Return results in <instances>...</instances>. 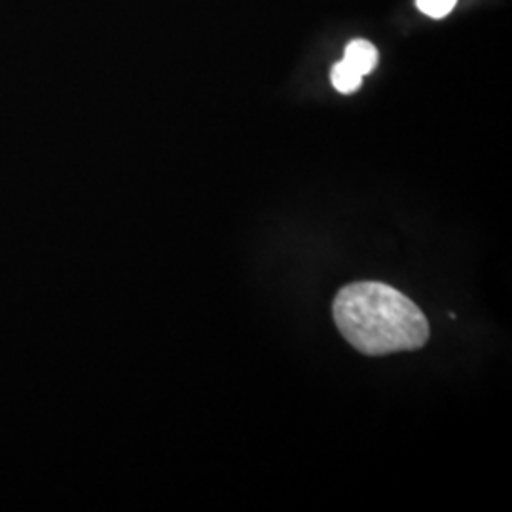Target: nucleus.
<instances>
[{"instance_id":"obj_4","label":"nucleus","mask_w":512,"mask_h":512,"mask_svg":"<svg viewBox=\"0 0 512 512\" xmlns=\"http://www.w3.org/2000/svg\"><path fill=\"white\" fill-rule=\"evenodd\" d=\"M416 4L425 16L440 19L448 16L454 10L458 0H416Z\"/></svg>"},{"instance_id":"obj_1","label":"nucleus","mask_w":512,"mask_h":512,"mask_svg":"<svg viewBox=\"0 0 512 512\" xmlns=\"http://www.w3.org/2000/svg\"><path fill=\"white\" fill-rule=\"evenodd\" d=\"M334 323L357 351L382 357L420 349L429 340V321L401 291L380 281L340 289L332 304Z\"/></svg>"},{"instance_id":"obj_2","label":"nucleus","mask_w":512,"mask_h":512,"mask_svg":"<svg viewBox=\"0 0 512 512\" xmlns=\"http://www.w3.org/2000/svg\"><path fill=\"white\" fill-rule=\"evenodd\" d=\"M344 61L349 63L359 74L372 73L376 63H378V50L366 42V40H353L346 48Z\"/></svg>"},{"instance_id":"obj_3","label":"nucleus","mask_w":512,"mask_h":512,"mask_svg":"<svg viewBox=\"0 0 512 512\" xmlns=\"http://www.w3.org/2000/svg\"><path fill=\"white\" fill-rule=\"evenodd\" d=\"M332 86L340 93L357 92L363 84V74L357 73L344 59L338 61L330 71Z\"/></svg>"}]
</instances>
